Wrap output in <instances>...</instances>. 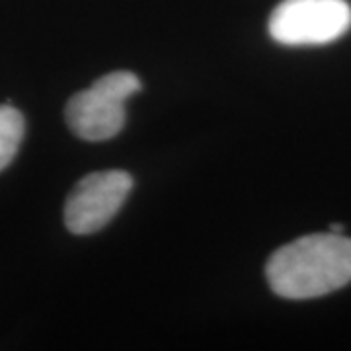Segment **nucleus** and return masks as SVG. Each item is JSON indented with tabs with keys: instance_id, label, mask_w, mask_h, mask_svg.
<instances>
[{
	"instance_id": "obj_3",
	"label": "nucleus",
	"mask_w": 351,
	"mask_h": 351,
	"mask_svg": "<svg viewBox=\"0 0 351 351\" xmlns=\"http://www.w3.org/2000/svg\"><path fill=\"white\" fill-rule=\"evenodd\" d=\"M351 27V6L346 0H283L269 16V36L289 47L326 45Z\"/></svg>"
},
{
	"instance_id": "obj_4",
	"label": "nucleus",
	"mask_w": 351,
	"mask_h": 351,
	"mask_svg": "<svg viewBox=\"0 0 351 351\" xmlns=\"http://www.w3.org/2000/svg\"><path fill=\"white\" fill-rule=\"evenodd\" d=\"M133 189L125 170H104L84 176L64 203V225L73 234H94L112 221Z\"/></svg>"
},
{
	"instance_id": "obj_6",
	"label": "nucleus",
	"mask_w": 351,
	"mask_h": 351,
	"mask_svg": "<svg viewBox=\"0 0 351 351\" xmlns=\"http://www.w3.org/2000/svg\"><path fill=\"white\" fill-rule=\"evenodd\" d=\"M343 225H338V223H334V225H330V232H336V234H343Z\"/></svg>"
},
{
	"instance_id": "obj_1",
	"label": "nucleus",
	"mask_w": 351,
	"mask_h": 351,
	"mask_svg": "<svg viewBox=\"0 0 351 351\" xmlns=\"http://www.w3.org/2000/svg\"><path fill=\"white\" fill-rule=\"evenodd\" d=\"M265 277L283 299L304 301L334 293L351 281V239L322 232L293 240L271 254Z\"/></svg>"
},
{
	"instance_id": "obj_5",
	"label": "nucleus",
	"mask_w": 351,
	"mask_h": 351,
	"mask_svg": "<svg viewBox=\"0 0 351 351\" xmlns=\"http://www.w3.org/2000/svg\"><path fill=\"white\" fill-rule=\"evenodd\" d=\"M25 135L24 115L14 106H0V172L8 168Z\"/></svg>"
},
{
	"instance_id": "obj_2",
	"label": "nucleus",
	"mask_w": 351,
	"mask_h": 351,
	"mask_svg": "<svg viewBox=\"0 0 351 351\" xmlns=\"http://www.w3.org/2000/svg\"><path fill=\"white\" fill-rule=\"evenodd\" d=\"M141 90V80L129 71L100 76L88 90L75 94L64 110L66 125L90 143L110 141L125 125V101Z\"/></svg>"
}]
</instances>
